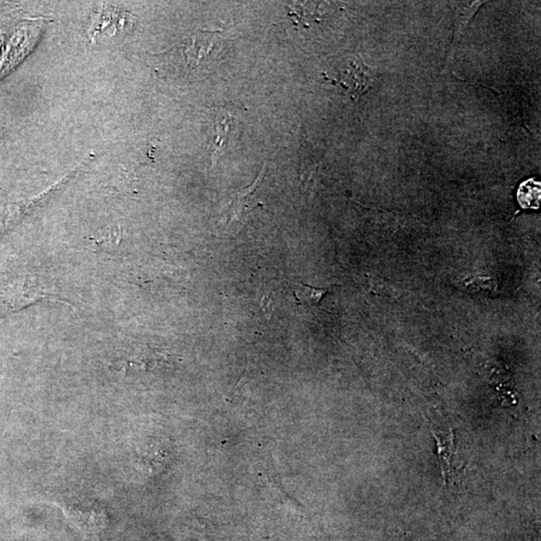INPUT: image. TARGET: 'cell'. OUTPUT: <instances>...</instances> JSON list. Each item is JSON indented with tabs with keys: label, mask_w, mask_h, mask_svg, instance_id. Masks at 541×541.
<instances>
[{
	"label": "cell",
	"mask_w": 541,
	"mask_h": 541,
	"mask_svg": "<svg viewBox=\"0 0 541 541\" xmlns=\"http://www.w3.org/2000/svg\"><path fill=\"white\" fill-rule=\"evenodd\" d=\"M266 175V166L260 170L257 179L254 180L251 186L238 193L225 211L226 220L229 224L237 222L244 224L247 218L258 208H262L263 202L259 200L260 188Z\"/></svg>",
	"instance_id": "1"
},
{
	"label": "cell",
	"mask_w": 541,
	"mask_h": 541,
	"mask_svg": "<svg viewBox=\"0 0 541 541\" xmlns=\"http://www.w3.org/2000/svg\"><path fill=\"white\" fill-rule=\"evenodd\" d=\"M432 433L437 441L441 464H442L443 476L446 477V474L450 471V461L452 449H453V435L450 428H445L443 425L437 424L436 421L431 417Z\"/></svg>",
	"instance_id": "2"
},
{
	"label": "cell",
	"mask_w": 541,
	"mask_h": 541,
	"mask_svg": "<svg viewBox=\"0 0 541 541\" xmlns=\"http://www.w3.org/2000/svg\"><path fill=\"white\" fill-rule=\"evenodd\" d=\"M213 128H215V139L213 144V157L218 153H222L229 140V133L234 117L222 110L213 111Z\"/></svg>",
	"instance_id": "3"
},
{
	"label": "cell",
	"mask_w": 541,
	"mask_h": 541,
	"mask_svg": "<svg viewBox=\"0 0 541 541\" xmlns=\"http://www.w3.org/2000/svg\"><path fill=\"white\" fill-rule=\"evenodd\" d=\"M347 79H350V84L347 88H351L352 97L354 99H358L364 91L368 90L369 86V75L368 68L365 66L364 64H352L351 68L347 70L346 73Z\"/></svg>",
	"instance_id": "4"
},
{
	"label": "cell",
	"mask_w": 541,
	"mask_h": 541,
	"mask_svg": "<svg viewBox=\"0 0 541 541\" xmlns=\"http://www.w3.org/2000/svg\"><path fill=\"white\" fill-rule=\"evenodd\" d=\"M331 288H319L308 284H299V288L294 294L297 304L305 307H319Z\"/></svg>",
	"instance_id": "5"
},
{
	"label": "cell",
	"mask_w": 541,
	"mask_h": 541,
	"mask_svg": "<svg viewBox=\"0 0 541 541\" xmlns=\"http://www.w3.org/2000/svg\"><path fill=\"white\" fill-rule=\"evenodd\" d=\"M518 200L524 209H538L540 204V182L534 179L525 180L518 191Z\"/></svg>",
	"instance_id": "6"
},
{
	"label": "cell",
	"mask_w": 541,
	"mask_h": 541,
	"mask_svg": "<svg viewBox=\"0 0 541 541\" xmlns=\"http://www.w3.org/2000/svg\"><path fill=\"white\" fill-rule=\"evenodd\" d=\"M68 512H70V518H75V520L84 523V524L86 518H88V523H91V526L102 525V512L97 505H93V507L84 506V509L82 506L70 507Z\"/></svg>",
	"instance_id": "7"
},
{
	"label": "cell",
	"mask_w": 541,
	"mask_h": 541,
	"mask_svg": "<svg viewBox=\"0 0 541 541\" xmlns=\"http://www.w3.org/2000/svg\"><path fill=\"white\" fill-rule=\"evenodd\" d=\"M467 291L489 297L497 289V282L491 277H474L465 281Z\"/></svg>",
	"instance_id": "8"
}]
</instances>
